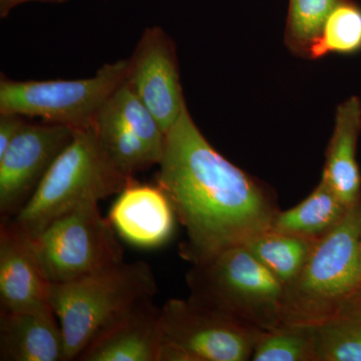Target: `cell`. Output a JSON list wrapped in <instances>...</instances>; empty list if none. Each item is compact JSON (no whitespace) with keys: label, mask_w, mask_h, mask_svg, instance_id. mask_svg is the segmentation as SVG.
Masks as SVG:
<instances>
[{"label":"cell","mask_w":361,"mask_h":361,"mask_svg":"<svg viewBox=\"0 0 361 361\" xmlns=\"http://www.w3.org/2000/svg\"><path fill=\"white\" fill-rule=\"evenodd\" d=\"M157 175L186 230L180 254L201 264L272 227L280 212L262 183L218 153L185 106L166 135Z\"/></svg>","instance_id":"1"},{"label":"cell","mask_w":361,"mask_h":361,"mask_svg":"<svg viewBox=\"0 0 361 361\" xmlns=\"http://www.w3.org/2000/svg\"><path fill=\"white\" fill-rule=\"evenodd\" d=\"M156 293V278L144 261L49 285L47 300L63 330L65 361L78 360L92 342Z\"/></svg>","instance_id":"2"},{"label":"cell","mask_w":361,"mask_h":361,"mask_svg":"<svg viewBox=\"0 0 361 361\" xmlns=\"http://www.w3.org/2000/svg\"><path fill=\"white\" fill-rule=\"evenodd\" d=\"M361 195L316 240L299 274L284 286L281 323L315 326L361 290Z\"/></svg>","instance_id":"3"},{"label":"cell","mask_w":361,"mask_h":361,"mask_svg":"<svg viewBox=\"0 0 361 361\" xmlns=\"http://www.w3.org/2000/svg\"><path fill=\"white\" fill-rule=\"evenodd\" d=\"M133 180L111 163L92 127L75 130L32 198L11 221L35 238L63 214L118 195Z\"/></svg>","instance_id":"4"},{"label":"cell","mask_w":361,"mask_h":361,"mask_svg":"<svg viewBox=\"0 0 361 361\" xmlns=\"http://www.w3.org/2000/svg\"><path fill=\"white\" fill-rule=\"evenodd\" d=\"M190 300L267 331L281 324L284 284L245 245L194 264L187 275Z\"/></svg>","instance_id":"5"},{"label":"cell","mask_w":361,"mask_h":361,"mask_svg":"<svg viewBox=\"0 0 361 361\" xmlns=\"http://www.w3.org/2000/svg\"><path fill=\"white\" fill-rule=\"evenodd\" d=\"M128 59L102 66L78 80H14L0 78V114L42 118L73 130L92 127L109 97L126 78Z\"/></svg>","instance_id":"6"},{"label":"cell","mask_w":361,"mask_h":361,"mask_svg":"<svg viewBox=\"0 0 361 361\" xmlns=\"http://www.w3.org/2000/svg\"><path fill=\"white\" fill-rule=\"evenodd\" d=\"M97 204L63 214L33 238L40 269L49 283L78 281L125 262L116 230Z\"/></svg>","instance_id":"7"},{"label":"cell","mask_w":361,"mask_h":361,"mask_svg":"<svg viewBox=\"0 0 361 361\" xmlns=\"http://www.w3.org/2000/svg\"><path fill=\"white\" fill-rule=\"evenodd\" d=\"M159 361L251 360L262 330L204 306L170 299L161 310Z\"/></svg>","instance_id":"8"},{"label":"cell","mask_w":361,"mask_h":361,"mask_svg":"<svg viewBox=\"0 0 361 361\" xmlns=\"http://www.w3.org/2000/svg\"><path fill=\"white\" fill-rule=\"evenodd\" d=\"M92 129L126 177L134 179L137 173L160 164L167 134L125 80L102 106Z\"/></svg>","instance_id":"9"},{"label":"cell","mask_w":361,"mask_h":361,"mask_svg":"<svg viewBox=\"0 0 361 361\" xmlns=\"http://www.w3.org/2000/svg\"><path fill=\"white\" fill-rule=\"evenodd\" d=\"M73 135L75 130L58 123H25L0 155L1 222L20 212Z\"/></svg>","instance_id":"10"},{"label":"cell","mask_w":361,"mask_h":361,"mask_svg":"<svg viewBox=\"0 0 361 361\" xmlns=\"http://www.w3.org/2000/svg\"><path fill=\"white\" fill-rule=\"evenodd\" d=\"M125 82L167 134L187 104L175 42L161 26L142 32L128 59Z\"/></svg>","instance_id":"11"},{"label":"cell","mask_w":361,"mask_h":361,"mask_svg":"<svg viewBox=\"0 0 361 361\" xmlns=\"http://www.w3.org/2000/svg\"><path fill=\"white\" fill-rule=\"evenodd\" d=\"M49 285L40 269L32 237L13 221L0 222L1 310H30L49 304Z\"/></svg>","instance_id":"12"},{"label":"cell","mask_w":361,"mask_h":361,"mask_svg":"<svg viewBox=\"0 0 361 361\" xmlns=\"http://www.w3.org/2000/svg\"><path fill=\"white\" fill-rule=\"evenodd\" d=\"M108 219L116 234L132 245L157 248L172 236L177 216L159 185H142L133 180L118 194Z\"/></svg>","instance_id":"13"},{"label":"cell","mask_w":361,"mask_h":361,"mask_svg":"<svg viewBox=\"0 0 361 361\" xmlns=\"http://www.w3.org/2000/svg\"><path fill=\"white\" fill-rule=\"evenodd\" d=\"M0 360L65 361V339L49 304L23 311L0 310Z\"/></svg>","instance_id":"14"},{"label":"cell","mask_w":361,"mask_h":361,"mask_svg":"<svg viewBox=\"0 0 361 361\" xmlns=\"http://www.w3.org/2000/svg\"><path fill=\"white\" fill-rule=\"evenodd\" d=\"M161 310L147 301L85 349L78 361H159Z\"/></svg>","instance_id":"15"},{"label":"cell","mask_w":361,"mask_h":361,"mask_svg":"<svg viewBox=\"0 0 361 361\" xmlns=\"http://www.w3.org/2000/svg\"><path fill=\"white\" fill-rule=\"evenodd\" d=\"M360 134L361 99L351 97L337 108L322 178L348 207L361 195V174L356 160Z\"/></svg>","instance_id":"16"},{"label":"cell","mask_w":361,"mask_h":361,"mask_svg":"<svg viewBox=\"0 0 361 361\" xmlns=\"http://www.w3.org/2000/svg\"><path fill=\"white\" fill-rule=\"evenodd\" d=\"M348 208L322 180L305 200L289 210L280 211L271 229L318 239L343 219Z\"/></svg>","instance_id":"17"},{"label":"cell","mask_w":361,"mask_h":361,"mask_svg":"<svg viewBox=\"0 0 361 361\" xmlns=\"http://www.w3.org/2000/svg\"><path fill=\"white\" fill-rule=\"evenodd\" d=\"M315 361H361V290L314 326Z\"/></svg>","instance_id":"18"},{"label":"cell","mask_w":361,"mask_h":361,"mask_svg":"<svg viewBox=\"0 0 361 361\" xmlns=\"http://www.w3.org/2000/svg\"><path fill=\"white\" fill-rule=\"evenodd\" d=\"M316 240L269 229L245 246L285 286L302 269Z\"/></svg>","instance_id":"19"},{"label":"cell","mask_w":361,"mask_h":361,"mask_svg":"<svg viewBox=\"0 0 361 361\" xmlns=\"http://www.w3.org/2000/svg\"><path fill=\"white\" fill-rule=\"evenodd\" d=\"M251 360L315 361L314 326L281 323L263 331Z\"/></svg>","instance_id":"20"},{"label":"cell","mask_w":361,"mask_h":361,"mask_svg":"<svg viewBox=\"0 0 361 361\" xmlns=\"http://www.w3.org/2000/svg\"><path fill=\"white\" fill-rule=\"evenodd\" d=\"M360 51L361 7L350 0H343L330 13L308 58L322 59L330 54H353Z\"/></svg>","instance_id":"21"},{"label":"cell","mask_w":361,"mask_h":361,"mask_svg":"<svg viewBox=\"0 0 361 361\" xmlns=\"http://www.w3.org/2000/svg\"><path fill=\"white\" fill-rule=\"evenodd\" d=\"M343 0H289L285 44L298 56H310L330 13Z\"/></svg>","instance_id":"22"},{"label":"cell","mask_w":361,"mask_h":361,"mask_svg":"<svg viewBox=\"0 0 361 361\" xmlns=\"http://www.w3.org/2000/svg\"><path fill=\"white\" fill-rule=\"evenodd\" d=\"M27 121L18 114H0V155L4 153L14 137H16Z\"/></svg>","instance_id":"23"},{"label":"cell","mask_w":361,"mask_h":361,"mask_svg":"<svg viewBox=\"0 0 361 361\" xmlns=\"http://www.w3.org/2000/svg\"><path fill=\"white\" fill-rule=\"evenodd\" d=\"M68 0H0V18H6L16 7L26 2H42V4H61Z\"/></svg>","instance_id":"24"},{"label":"cell","mask_w":361,"mask_h":361,"mask_svg":"<svg viewBox=\"0 0 361 361\" xmlns=\"http://www.w3.org/2000/svg\"><path fill=\"white\" fill-rule=\"evenodd\" d=\"M360 265H361V228H360Z\"/></svg>","instance_id":"25"}]
</instances>
